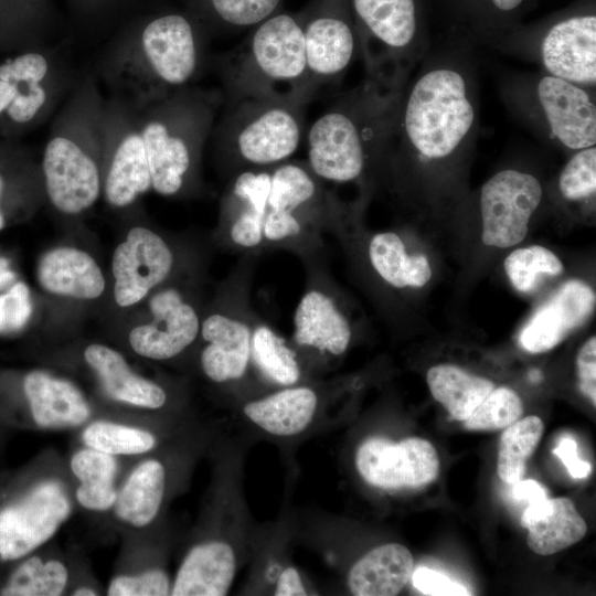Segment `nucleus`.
Segmentation results:
<instances>
[{
    "label": "nucleus",
    "instance_id": "obj_35",
    "mask_svg": "<svg viewBox=\"0 0 596 596\" xmlns=\"http://www.w3.org/2000/svg\"><path fill=\"white\" fill-rule=\"evenodd\" d=\"M317 177L309 167L283 162L270 169L267 209L307 214L321 202Z\"/></svg>",
    "mask_w": 596,
    "mask_h": 596
},
{
    "label": "nucleus",
    "instance_id": "obj_58",
    "mask_svg": "<svg viewBox=\"0 0 596 596\" xmlns=\"http://www.w3.org/2000/svg\"><path fill=\"white\" fill-rule=\"evenodd\" d=\"M531 382L536 383L542 379L541 372L539 370H532L529 374Z\"/></svg>",
    "mask_w": 596,
    "mask_h": 596
},
{
    "label": "nucleus",
    "instance_id": "obj_19",
    "mask_svg": "<svg viewBox=\"0 0 596 596\" xmlns=\"http://www.w3.org/2000/svg\"><path fill=\"white\" fill-rule=\"evenodd\" d=\"M447 30L491 47L522 23L538 0H435Z\"/></svg>",
    "mask_w": 596,
    "mask_h": 596
},
{
    "label": "nucleus",
    "instance_id": "obj_45",
    "mask_svg": "<svg viewBox=\"0 0 596 596\" xmlns=\"http://www.w3.org/2000/svg\"><path fill=\"white\" fill-rule=\"evenodd\" d=\"M4 323L2 333L21 331L32 316V301L29 287L23 281H15L1 294Z\"/></svg>",
    "mask_w": 596,
    "mask_h": 596
},
{
    "label": "nucleus",
    "instance_id": "obj_47",
    "mask_svg": "<svg viewBox=\"0 0 596 596\" xmlns=\"http://www.w3.org/2000/svg\"><path fill=\"white\" fill-rule=\"evenodd\" d=\"M130 0H67L73 17L81 23L99 24L116 15Z\"/></svg>",
    "mask_w": 596,
    "mask_h": 596
},
{
    "label": "nucleus",
    "instance_id": "obj_10",
    "mask_svg": "<svg viewBox=\"0 0 596 596\" xmlns=\"http://www.w3.org/2000/svg\"><path fill=\"white\" fill-rule=\"evenodd\" d=\"M365 75L405 81L428 52L430 0H349Z\"/></svg>",
    "mask_w": 596,
    "mask_h": 596
},
{
    "label": "nucleus",
    "instance_id": "obj_51",
    "mask_svg": "<svg viewBox=\"0 0 596 596\" xmlns=\"http://www.w3.org/2000/svg\"><path fill=\"white\" fill-rule=\"evenodd\" d=\"M275 596H305L308 590L299 571L294 566L285 567L278 575L274 589Z\"/></svg>",
    "mask_w": 596,
    "mask_h": 596
},
{
    "label": "nucleus",
    "instance_id": "obj_46",
    "mask_svg": "<svg viewBox=\"0 0 596 596\" xmlns=\"http://www.w3.org/2000/svg\"><path fill=\"white\" fill-rule=\"evenodd\" d=\"M413 585L424 595L433 596H467L468 589L450 577L427 568L418 567L412 573Z\"/></svg>",
    "mask_w": 596,
    "mask_h": 596
},
{
    "label": "nucleus",
    "instance_id": "obj_2",
    "mask_svg": "<svg viewBox=\"0 0 596 596\" xmlns=\"http://www.w3.org/2000/svg\"><path fill=\"white\" fill-rule=\"evenodd\" d=\"M105 98L96 75L82 72L52 118L40 170L44 193L62 214L85 212L102 193Z\"/></svg>",
    "mask_w": 596,
    "mask_h": 596
},
{
    "label": "nucleus",
    "instance_id": "obj_16",
    "mask_svg": "<svg viewBox=\"0 0 596 596\" xmlns=\"http://www.w3.org/2000/svg\"><path fill=\"white\" fill-rule=\"evenodd\" d=\"M172 266L173 254L161 236L143 226L130 228L111 260L117 305L129 307L142 300L169 276Z\"/></svg>",
    "mask_w": 596,
    "mask_h": 596
},
{
    "label": "nucleus",
    "instance_id": "obj_7",
    "mask_svg": "<svg viewBox=\"0 0 596 596\" xmlns=\"http://www.w3.org/2000/svg\"><path fill=\"white\" fill-rule=\"evenodd\" d=\"M499 95L508 111L535 138L574 152L596 145L595 92L544 71H508Z\"/></svg>",
    "mask_w": 596,
    "mask_h": 596
},
{
    "label": "nucleus",
    "instance_id": "obj_18",
    "mask_svg": "<svg viewBox=\"0 0 596 596\" xmlns=\"http://www.w3.org/2000/svg\"><path fill=\"white\" fill-rule=\"evenodd\" d=\"M595 301V292L587 284L577 279L566 281L523 327L519 337L521 347L531 353L553 349L585 323Z\"/></svg>",
    "mask_w": 596,
    "mask_h": 596
},
{
    "label": "nucleus",
    "instance_id": "obj_1",
    "mask_svg": "<svg viewBox=\"0 0 596 596\" xmlns=\"http://www.w3.org/2000/svg\"><path fill=\"white\" fill-rule=\"evenodd\" d=\"M207 34L187 10L136 17L108 42L94 74L109 97L140 110L193 85L210 61Z\"/></svg>",
    "mask_w": 596,
    "mask_h": 596
},
{
    "label": "nucleus",
    "instance_id": "obj_56",
    "mask_svg": "<svg viewBox=\"0 0 596 596\" xmlns=\"http://www.w3.org/2000/svg\"><path fill=\"white\" fill-rule=\"evenodd\" d=\"M72 595H75V596H96L97 593L93 589V588H89V587H79L77 589H75Z\"/></svg>",
    "mask_w": 596,
    "mask_h": 596
},
{
    "label": "nucleus",
    "instance_id": "obj_53",
    "mask_svg": "<svg viewBox=\"0 0 596 596\" xmlns=\"http://www.w3.org/2000/svg\"><path fill=\"white\" fill-rule=\"evenodd\" d=\"M511 497L517 501H528V503L546 498V491L534 480H518L511 483Z\"/></svg>",
    "mask_w": 596,
    "mask_h": 596
},
{
    "label": "nucleus",
    "instance_id": "obj_43",
    "mask_svg": "<svg viewBox=\"0 0 596 596\" xmlns=\"http://www.w3.org/2000/svg\"><path fill=\"white\" fill-rule=\"evenodd\" d=\"M369 257L376 273L396 288L406 287L411 256L401 237L393 232L374 235L369 244Z\"/></svg>",
    "mask_w": 596,
    "mask_h": 596
},
{
    "label": "nucleus",
    "instance_id": "obj_21",
    "mask_svg": "<svg viewBox=\"0 0 596 596\" xmlns=\"http://www.w3.org/2000/svg\"><path fill=\"white\" fill-rule=\"evenodd\" d=\"M236 554L225 541L212 540L193 546L182 561L172 596H223L236 574Z\"/></svg>",
    "mask_w": 596,
    "mask_h": 596
},
{
    "label": "nucleus",
    "instance_id": "obj_48",
    "mask_svg": "<svg viewBox=\"0 0 596 596\" xmlns=\"http://www.w3.org/2000/svg\"><path fill=\"white\" fill-rule=\"evenodd\" d=\"M301 214L267 209L263 222V237L269 242H281L297 236L302 231Z\"/></svg>",
    "mask_w": 596,
    "mask_h": 596
},
{
    "label": "nucleus",
    "instance_id": "obj_17",
    "mask_svg": "<svg viewBox=\"0 0 596 596\" xmlns=\"http://www.w3.org/2000/svg\"><path fill=\"white\" fill-rule=\"evenodd\" d=\"M152 320L128 336L132 350L148 359L168 360L194 342L201 323L194 308L174 289L157 292L150 300Z\"/></svg>",
    "mask_w": 596,
    "mask_h": 596
},
{
    "label": "nucleus",
    "instance_id": "obj_38",
    "mask_svg": "<svg viewBox=\"0 0 596 596\" xmlns=\"http://www.w3.org/2000/svg\"><path fill=\"white\" fill-rule=\"evenodd\" d=\"M68 579L65 565L31 556L20 563L0 588L1 596H57Z\"/></svg>",
    "mask_w": 596,
    "mask_h": 596
},
{
    "label": "nucleus",
    "instance_id": "obj_4",
    "mask_svg": "<svg viewBox=\"0 0 596 596\" xmlns=\"http://www.w3.org/2000/svg\"><path fill=\"white\" fill-rule=\"evenodd\" d=\"M222 104V92L191 85L138 110L157 193L172 196L192 184Z\"/></svg>",
    "mask_w": 596,
    "mask_h": 596
},
{
    "label": "nucleus",
    "instance_id": "obj_22",
    "mask_svg": "<svg viewBox=\"0 0 596 596\" xmlns=\"http://www.w3.org/2000/svg\"><path fill=\"white\" fill-rule=\"evenodd\" d=\"M270 169L240 171L231 183L224 200L228 217V234L241 247L258 246L263 237V222L270 189Z\"/></svg>",
    "mask_w": 596,
    "mask_h": 596
},
{
    "label": "nucleus",
    "instance_id": "obj_25",
    "mask_svg": "<svg viewBox=\"0 0 596 596\" xmlns=\"http://www.w3.org/2000/svg\"><path fill=\"white\" fill-rule=\"evenodd\" d=\"M528 529V546L540 555L557 553L584 538V519L567 498L539 499L528 504L521 517Z\"/></svg>",
    "mask_w": 596,
    "mask_h": 596
},
{
    "label": "nucleus",
    "instance_id": "obj_49",
    "mask_svg": "<svg viewBox=\"0 0 596 596\" xmlns=\"http://www.w3.org/2000/svg\"><path fill=\"white\" fill-rule=\"evenodd\" d=\"M579 390L596 404V338H589L576 358Z\"/></svg>",
    "mask_w": 596,
    "mask_h": 596
},
{
    "label": "nucleus",
    "instance_id": "obj_5",
    "mask_svg": "<svg viewBox=\"0 0 596 596\" xmlns=\"http://www.w3.org/2000/svg\"><path fill=\"white\" fill-rule=\"evenodd\" d=\"M222 83L223 104L275 93L305 92L307 63L297 13L276 11L252 28L233 50L210 56Z\"/></svg>",
    "mask_w": 596,
    "mask_h": 596
},
{
    "label": "nucleus",
    "instance_id": "obj_36",
    "mask_svg": "<svg viewBox=\"0 0 596 596\" xmlns=\"http://www.w3.org/2000/svg\"><path fill=\"white\" fill-rule=\"evenodd\" d=\"M252 362L265 377L283 387L297 384L301 376L296 353L265 323L252 330Z\"/></svg>",
    "mask_w": 596,
    "mask_h": 596
},
{
    "label": "nucleus",
    "instance_id": "obj_44",
    "mask_svg": "<svg viewBox=\"0 0 596 596\" xmlns=\"http://www.w3.org/2000/svg\"><path fill=\"white\" fill-rule=\"evenodd\" d=\"M171 590L166 572L151 570L136 576H118L108 588L109 596H164Z\"/></svg>",
    "mask_w": 596,
    "mask_h": 596
},
{
    "label": "nucleus",
    "instance_id": "obj_40",
    "mask_svg": "<svg viewBox=\"0 0 596 596\" xmlns=\"http://www.w3.org/2000/svg\"><path fill=\"white\" fill-rule=\"evenodd\" d=\"M503 266L511 284L521 292L533 290L541 274L557 276L564 272L561 259L540 245L513 251L504 259Z\"/></svg>",
    "mask_w": 596,
    "mask_h": 596
},
{
    "label": "nucleus",
    "instance_id": "obj_50",
    "mask_svg": "<svg viewBox=\"0 0 596 596\" xmlns=\"http://www.w3.org/2000/svg\"><path fill=\"white\" fill-rule=\"evenodd\" d=\"M553 454L562 460L573 478L583 479L590 475L592 467L587 461L579 459L577 455V445L574 439L563 437L558 445L553 449Z\"/></svg>",
    "mask_w": 596,
    "mask_h": 596
},
{
    "label": "nucleus",
    "instance_id": "obj_26",
    "mask_svg": "<svg viewBox=\"0 0 596 596\" xmlns=\"http://www.w3.org/2000/svg\"><path fill=\"white\" fill-rule=\"evenodd\" d=\"M317 408L316 391L295 384L247 402L243 406V413L265 433L277 437H291L307 429Z\"/></svg>",
    "mask_w": 596,
    "mask_h": 596
},
{
    "label": "nucleus",
    "instance_id": "obj_54",
    "mask_svg": "<svg viewBox=\"0 0 596 596\" xmlns=\"http://www.w3.org/2000/svg\"><path fill=\"white\" fill-rule=\"evenodd\" d=\"M17 274L11 268L10 262L0 256V290L10 287L15 283Z\"/></svg>",
    "mask_w": 596,
    "mask_h": 596
},
{
    "label": "nucleus",
    "instance_id": "obj_13",
    "mask_svg": "<svg viewBox=\"0 0 596 596\" xmlns=\"http://www.w3.org/2000/svg\"><path fill=\"white\" fill-rule=\"evenodd\" d=\"M543 194L540 179L530 171L504 168L492 174L479 191L483 243L507 248L523 241Z\"/></svg>",
    "mask_w": 596,
    "mask_h": 596
},
{
    "label": "nucleus",
    "instance_id": "obj_33",
    "mask_svg": "<svg viewBox=\"0 0 596 596\" xmlns=\"http://www.w3.org/2000/svg\"><path fill=\"white\" fill-rule=\"evenodd\" d=\"M281 0H187V11L207 33L252 29L279 10Z\"/></svg>",
    "mask_w": 596,
    "mask_h": 596
},
{
    "label": "nucleus",
    "instance_id": "obj_30",
    "mask_svg": "<svg viewBox=\"0 0 596 596\" xmlns=\"http://www.w3.org/2000/svg\"><path fill=\"white\" fill-rule=\"evenodd\" d=\"M84 358L111 398L152 409L166 404L164 390L157 383L135 374L124 356L116 350L93 343L85 349Z\"/></svg>",
    "mask_w": 596,
    "mask_h": 596
},
{
    "label": "nucleus",
    "instance_id": "obj_15",
    "mask_svg": "<svg viewBox=\"0 0 596 596\" xmlns=\"http://www.w3.org/2000/svg\"><path fill=\"white\" fill-rule=\"evenodd\" d=\"M355 466L370 485L383 489L415 488L435 480L439 458L433 445L418 437L393 443L371 437L358 448Z\"/></svg>",
    "mask_w": 596,
    "mask_h": 596
},
{
    "label": "nucleus",
    "instance_id": "obj_9",
    "mask_svg": "<svg viewBox=\"0 0 596 596\" xmlns=\"http://www.w3.org/2000/svg\"><path fill=\"white\" fill-rule=\"evenodd\" d=\"M491 47L595 92L596 0H576L536 22L521 23Z\"/></svg>",
    "mask_w": 596,
    "mask_h": 596
},
{
    "label": "nucleus",
    "instance_id": "obj_20",
    "mask_svg": "<svg viewBox=\"0 0 596 596\" xmlns=\"http://www.w3.org/2000/svg\"><path fill=\"white\" fill-rule=\"evenodd\" d=\"M252 330L245 320L222 312L203 320L200 333L206 345L201 366L211 381L226 383L245 375L252 362Z\"/></svg>",
    "mask_w": 596,
    "mask_h": 596
},
{
    "label": "nucleus",
    "instance_id": "obj_3",
    "mask_svg": "<svg viewBox=\"0 0 596 596\" xmlns=\"http://www.w3.org/2000/svg\"><path fill=\"white\" fill-rule=\"evenodd\" d=\"M405 81L366 76L309 127L308 167L321 180L347 183L377 166Z\"/></svg>",
    "mask_w": 596,
    "mask_h": 596
},
{
    "label": "nucleus",
    "instance_id": "obj_57",
    "mask_svg": "<svg viewBox=\"0 0 596 596\" xmlns=\"http://www.w3.org/2000/svg\"><path fill=\"white\" fill-rule=\"evenodd\" d=\"M11 215V213L6 210L3 206L0 205V231H2L8 222V217Z\"/></svg>",
    "mask_w": 596,
    "mask_h": 596
},
{
    "label": "nucleus",
    "instance_id": "obj_42",
    "mask_svg": "<svg viewBox=\"0 0 596 596\" xmlns=\"http://www.w3.org/2000/svg\"><path fill=\"white\" fill-rule=\"evenodd\" d=\"M561 196L571 202L594 200L596 192V147L572 152L557 178Z\"/></svg>",
    "mask_w": 596,
    "mask_h": 596
},
{
    "label": "nucleus",
    "instance_id": "obj_12",
    "mask_svg": "<svg viewBox=\"0 0 596 596\" xmlns=\"http://www.w3.org/2000/svg\"><path fill=\"white\" fill-rule=\"evenodd\" d=\"M297 14L305 39L307 86L315 95L360 57L356 28L349 0H310Z\"/></svg>",
    "mask_w": 596,
    "mask_h": 596
},
{
    "label": "nucleus",
    "instance_id": "obj_29",
    "mask_svg": "<svg viewBox=\"0 0 596 596\" xmlns=\"http://www.w3.org/2000/svg\"><path fill=\"white\" fill-rule=\"evenodd\" d=\"M413 571L414 560L406 546L382 544L352 565L348 586L356 596H393L405 587Z\"/></svg>",
    "mask_w": 596,
    "mask_h": 596
},
{
    "label": "nucleus",
    "instance_id": "obj_11",
    "mask_svg": "<svg viewBox=\"0 0 596 596\" xmlns=\"http://www.w3.org/2000/svg\"><path fill=\"white\" fill-rule=\"evenodd\" d=\"M103 134L102 192L109 205L124 209L152 189L138 109L119 98L106 97Z\"/></svg>",
    "mask_w": 596,
    "mask_h": 596
},
{
    "label": "nucleus",
    "instance_id": "obj_55",
    "mask_svg": "<svg viewBox=\"0 0 596 596\" xmlns=\"http://www.w3.org/2000/svg\"><path fill=\"white\" fill-rule=\"evenodd\" d=\"M20 145L11 140L0 139V163L12 156Z\"/></svg>",
    "mask_w": 596,
    "mask_h": 596
},
{
    "label": "nucleus",
    "instance_id": "obj_31",
    "mask_svg": "<svg viewBox=\"0 0 596 596\" xmlns=\"http://www.w3.org/2000/svg\"><path fill=\"white\" fill-rule=\"evenodd\" d=\"M164 489L163 465L156 459L141 462L117 493L114 503L115 514L132 526H146L157 517Z\"/></svg>",
    "mask_w": 596,
    "mask_h": 596
},
{
    "label": "nucleus",
    "instance_id": "obj_28",
    "mask_svg": "<svg viewBox=\"0 0 596 596\" xmlns=\"http://www.w3.org/2000/svg\"><path fill=\"white\" fill-rule=\"evenodd\" d=\"M57 30L52 0H0V54L54 44Z\"/></svg>",
    "mask_w": 596,
    "mask_h": 596
},
{
    "label": "nucleus",
    "instance_id": "obj_39",
    "mask_svg": "<svg viewBox=\"0 0 596 596\" xmlns=\"http://www.w3.org/2000/svg\"><path fill=\"white\" fill-rule=\"evenodd\" d=\"M83 440L89 448L109 455L142 454L152 449L157 441L147 430L109 422L87 426Z\"/></svg>",
    "mask_w": 596,
    "mask_h": 596
},
{
    "label": "nucleus",
    "instance_id": "obj_14",
    "mask_svg": "<svg viewBox=\"0 0 596 596\" xmlns=\"http://www.w3.org/2000/svg\"><path fill=\"white\" fill-rule=\"evenodd\" d=\"M71 512L56 481H43L0 508V560L22 558L50 540Z\"/></svg>",
    "mask_w": 596,
    "mask_h": 596
},
{
    "label": "nucleus",
    "instance_id": "obj_27",
    "mask_svg": "<svg viewBox=\"0 0 596 596\" xmlns=\"http://www.w3.org/2000/svg\"><path fill=\"white\" fill-rule=\"evenodd\" d=\"M36 276L44 290L60 296L95 299L105 289V278L95 259L74 247L46 252L40 258Z\"/></svg>",
    "mask_w": 596,
    "mask_h": 596
},
{
    "label": "nucleus",
    "instance_id": "obj_6",
    "mask_svg": "<svg viewBox=\"0 0 596 596\" xmlns=\"http://www.w3.org/2000/svg\"><path fill=\"white\" fill-rule=\"evenodd\" d=\"M311 98L299 91L224 104L210 136L216 153L241 171L287 161L299 147Z\"/></svg>",
    "mask_w": 596,
    "mask_h": 596
},
{
    "label": "nucleus",
    "instance_id": "obj_34",
    "mask_svg": "<svg viewBox=\"0 0 596 596\" xmlns=\"http://www.w3.org/2000/svg\"><path fill=\"white\" fill-rule=\"evenodd\" d=\"M71 469L81 481L76 490L81 505L93 511H106L114 505L117 462L113 455L93 448L79 450L71 460Z\"/></svg>",
    "mask_w": 596,
    "mask_h": 596
},
{
    "label": "nucleus",
    "instance_id": "obj_32",
    "mask_svg": "<svg viewBox=\"0 0 596 596\" xmlns=\"http://www.w3.org/2000/svg\"><path fill=\"white\" fill-rule=\"evenodd\" d=\"M433 397L443 404L453 418L466 421L494 389L488 379L470 374L451 364H439L427 372Z\"/></svg>",
    "mask_w": 596,
    "mask_h": 596
},
{
    "label": "nucleus",
    "instance_id": "obj_37",
    "mask_svg": "<svg viewBox=\"0 0 596 596\" xmlns=\"http://www.w3.org/2000/svg\"><path fill=\"white\" fill-rule=\"evenodd\" d=\"M543 430L542 419L534 415L507 427L500 438L497 462L501 480L511 485L523 477L525 462L535 450Z\"/></svg>",
    "mask_w": 596,
    "mask_h": 596
},
{
    "label": "nucleus",
    "instance_id": "obj_24",
    "mask_svg": "<svg viewBox=\"0 0 596 596\" xmlns=\"http://www.w3.org/2000/svg\"><path fill=\"white\" fill-rule=\"evenodd\" d=\"M294 340L320 353L340 355L349 347L351 328L330 296L310 289L302 295L295 310Z\"/></svg>",
    "mask_w": 596,
    "mask_h": 596
},
{
    "label": "nucleus",
    "instance_id": "obj_41",
    "mask_svg": "<svg viewBox=\"0 0 596 596\" xmlns=\"http://www.w3.org/2000/svg\"><path fill=\"white\" fill-rule=\"evenodd\" d=\"M522 414L520 396L512 389L501 386L493 389L464 424L469 430H496L510 426Z\"/></svg>",
    "mask_w": 596,
    "mask_h": 596
},
{
    "label": "nucleus",
    "instance_id": "obj_23",
    "mask_svg": "<svg viewBox=\"0 0 596 596\" xmlns=\"http://www.w3.org/2000/svg\"><path fill=\"white\" fill-rule=\"evenodd\" d=\"M22 390L32 418L40 427L79 426L89 417L86 400L68 381L35 370L25 374Z\"/></svg>",
    "mask_w": 596,
    "mask_h": 596
},
{
    "label": "nucleus",
    "instance_id": "obj_8",
    "mask_svg": "<svg viewBox=\"0 0 596 596\" xmlns=\"http://www.w3.org/2000/svg\"><path fill=\"white\" fill-rule=\"evenodd\" d=\"M79 76L67 39L1 61L0 137L14 141L53 118Z\"/></svg>",
    "mask_w": 596,
    "mask_h": 596
},
{
    "label": "nucleus",
    "instance_id": "obj_52",
    "mask_svg": "<svg viewBox=\"0 0 596 596\" xmlns=\"http://www.w3.org/2000/svg\"><path fill=\"white\" fill-rule=\"evenodd\" d=\"M432 277V268L424 255L411 256L406 276V286L423 287Z\"/></svg>",
    "mask_w": 596,
    "mask_h": 596
}]
</instances>
